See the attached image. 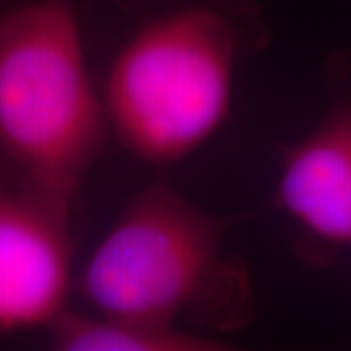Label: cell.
Returning <instances> with one entry per match:
<instances>
[{
	"mask_svg": "<svg viewBox=\"0 0 351 351\" xmlns=\"http://www.w3.org/2000/svg\"><path fill=\"white\" fill-rule=\"evenodd\" d=\"M254 14L242 0H162L117 51L104 90L108 127L154 166L201 149L230 113Z\"/></svg>",
	"mask_w": 351,
	"mask_h": 351,
	"instance_id": "7a4b0ae2",
	"label": "cell"
},
{
	"mask_svg": "<svg viewBox=\"0 0 351 351\" xmlns=\"http://www.w3.org/2000/svg\"><path fill=\"white\" fill-rule=\"evenodd\" d=\"M226 230L225 217L152 184L90 254L78 293L100 316L191 332L239 330L252 316L250 279L242 263L223 256Z\"/></svg>",
	"mask_w": 351,
	"mask_h": 351,
	"instance_id": "6da1fadb",
	"label": "cell"
},
{
	"mask_svg": "<svg viewBox=\"0 0 351 351\" xmlns=\"http://www.w3.org/2000/svg\"><path fill=\"white\" fill-rule=\"evenodd\" d=\"M73 207L0 174V336L49 328L73 291Z\"/></svg>",
	"mask_w": 351,
	"mask_h": 351,
	"instance_id": "277c9868",
	"label": "cell"
},
{
	"mask_svg": "<svg viewBox=\"0 0 351 351\" xmlns=\"http://www.w3.org/2000/svg\"><path fill=\"white\" fill-rule=\"evenodd\" d=\"M106 131L73 2L0 14V156L14 178L73 207Z\"/></svg>",
	"mask_w": 351,
	"mask_h": 351,
	"instance_id": "3957f363",
	"label": "cell"
},
{
	"mask_svg": "<svg viewBox=\"0 0 351 351\" xmlns=\"http://www.w3.org/2000/svg\"><path fill=\"white\" fill-rule=\"evenodd\" d=\"M2 168H4V162H2V156H0V172H2Z\"/></svg>",
	"mask_w": 351,
	"mask_h": 351,
	"instance_id": "52a82bcc",
	"label": "cell"
},
{
	"mask_svg": "<svg viewBox=\"0 0 351 351\" xmlns=\"http://www.w3.org/2000/svg\"><path fill=\"white\" fill-rule=\"evenodd\" d=\"M49 339L61 351H221L226 341L203 332L152 326L135 320L64 311L49 328Z\"/></svg>",
	"mask_w": 351,
	"mask_h": 351,
	"instance_id": "8992f818",
	"label": "cell"
},
{
	"mask_svg": "<svg viewBox=\"0 0 351 351\" xmlns=\"http://www.w3.org/2000/svg\"><path fill=\"white\" fill-rule=\"evenodd\" d=\"M274 203L299 226L308 256L351 248V101L285 149Z\"/></svg>",
	"mask_w": 351,
	"mask_h": 351,
	"instance_id": "5b68a950",
	"label": "cell"
}]
</instances>
